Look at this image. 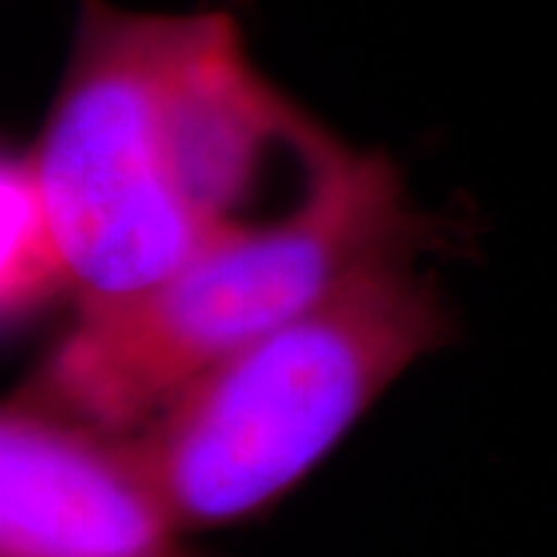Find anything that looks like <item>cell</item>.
I'll list each match as a JSON object with an SVG mask.
<instances>
[{
  "label": "cell",
  "instance_id": "1",
  "mask_svg": "<svg viewBox=\"0 0 557 557\" xmlns=\"http://www.w3.org/2000/svg\"><path fill=\"white\" fill-rule=\"evenodd\" d=\"M260 72L230 10L78 0L69 62L28 156L81 300L139 292L258 226L282 152L332 143Z\"/></svg>",
  "mask_w": 557,
  "mask_h": 557
},
{
  "label": "cell",
  "instance_id": "2",
  "mask_svg": "<svg viewBox=\"0 0 557 557\" xmlns=\"http://www.w3.org/2000/svg\"><path fill=\"white\" fill-rule=\"evenodd\" d=\"M437 220L412 208L384 152L338 143L276 218L211 245L159 282L81 300L16 397L106 437H124L201 372L298 317L357 267L428 251Z\"/></svg>",
  "mask_w": 557,
  "mask_h": 557
},
{
  "label": "cell",
  "instance_id": "3",
  "mask_svg": "<svg viewBox=\"0 0 557 557\" xmlns=\"http://www.w3.org/2000/svg\"><path fill=\"white\" fill-rule=\"evenodd\" d=\"M418 251L357 267L298 317L220 359L119 443L180 530L273 508L329 456L394 381L456 338Z\"/></svg>",
  "mask_w": 557,
  "mask_h": 557
},
{
  "label": "cell",
  "instance_id": "4",
  "mask_svg": "<svg viewBox=\"0 0 557 557\" xmlns=\"http://www.w3.org/2000/svg\"><path fill=\"white\" fill-rule=\"evenodd\" d=\"M0 557H205L119 443L13 397L0 416Z\"/></svg>",
  "mask_w": 557,
  "mask_h": 557
},
{
  "label": "cell",
  "instance_id": "5",
  "mask_svg": "<svg viewBox=\"0 0 557 557\" xmlns=\"http://www.w3.org/2000/svg\"><path fill=\"white\" fill-rule=\"evenodd\" d=\"M65 295L78 298L75 273L50 214L28 149L0 161V313L20 329Z\"/></svg>",
  "mask_w": 557,
  "mask_h": 557
}]
</instances>
